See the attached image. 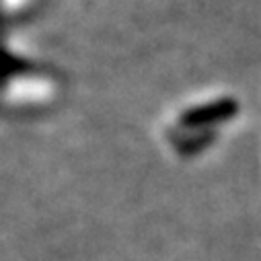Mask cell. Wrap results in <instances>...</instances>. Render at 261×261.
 <instances>
[{"label": "cell", "instance_id": "6da1fadb", "mask_svg": "<svg viewBox=\"0 0 261 261\" xmlns=\"http://www.w3.org/2000/svg\"><path fill=\"white\" fill-rule=\"evenodd\" d=\"M237 109H239V105L234 99H220L206 107H195V109L185 111L181 115V121L185 125H204V123H212V121H222V119L234 115Z\"/></svg>", "mask_w": 261, "mask_h": 261}]
</instances>
